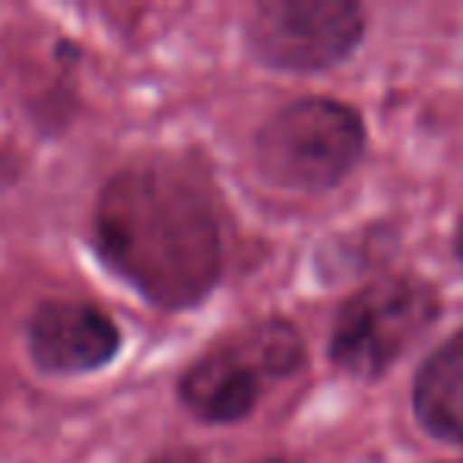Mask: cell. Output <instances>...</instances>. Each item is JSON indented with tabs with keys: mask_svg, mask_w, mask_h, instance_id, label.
<instances>
[{
	"mask_svg": "<svg viewBox=\"0 0 463 463\" xmlns=\"http://www.w3.org/2000/svg\"><path fill=\"white\" fill-rule=\"evenodd\" d=\"M365 35V10L353 0H264L245 23V45L258 64L286 73H317L353 58Z\"/></svg>",
	"mask_w": 463,
	"mask_h": 463,
	"instance_id": "5",
	"label": "cell"
},
{
	"mask_svg": "<svg viewBox=\"0 0 463 463\" xmlns=\"http://www.w3.org/2000/svg\"><path fill=\"white\" fill-rule=\"evenodd\" d=\"M412 410L429 435L463 448V327L419 365Z\"/></svg>",
	"mask_w": 463,
	"mask_h": 463,
	"instance_id": "7",
	"label": "cell"
},
{
	"mask_svg": "<svg viewBox=\"0 0 463 463\" xmlns=\"http://www.w3.org/2000/svg\"><path fill=\"white\" fill-rule=\"evenodd\" d=\"M26 346L39 372L73 378L109 365L121 353V330L90 302H42L26 324Z\"/></svg>",
	"mask_w": 463,
	"mask_h": 463,
	"instance_id": "6",
	"label": "cell"
},
{
	"mask_svg": "<svg viewBox=\"0 0 463 463\" xmlns=\"http://www.w3.org/2000/svg\"><path fill=\"white\" fill-rule=\"evenodd\" d=\"M162 463H187V460H162Z\"/></svg>",
	"mask_w": 463,
	"mask_h": 463,
	"instance_id": "9",
	"label": "cell"
},
{
	"mask_svg": "<svg viewBox=\"0 0 463 463\" xmlns=\"http://www.w3.org/2000/svg\"><path fill=\"white\" fill-rule=\"evenodd\" d=\"M454 254H457V260L463 264V216H460V222H457V232H454Z\"/></svg>",
	"mask_w": 463,
	"mask_h": 463,
	"instance_id": "8",
	"label": "cell"
},
{
	"mask_svg": "<svg viewBox=\"0 0 463 463\" xmlns=\"http://www.w3.org/2000/svg\"><path fill=\"white\" fill-rule=\"evenodd\" d=\"M441 315V298L419 277H387L343 302L330 327L327 355L343 374L374 381Z\"/></svg>",
	"mask_w": 463,
	"mask_h": 463,
	"instance_id": "4",
	"label": "cell"
},
{
	"mask_svg": "<svg viewBox=\"0 0 463 463\" xmlns=\"http://www.w3.org/2000/svg\"><path fill=\"white\" fill-rule=\"evenodd\" d=\"M302 365L305 343L296 324L270 317L194 359L178 378V400L200 422H241L267 387L292 378Z\"/></svg>",
	"mask_w": 463,
	"mask_h": 463,
	"instance_id": "3",
	"label": "cell"
},
{
	"mask_svg": "<svg viewBox=\"0 0 463 463\" xmlns=\"http://www.w3.org/2000/svg\"><path fill=\"white\" fill-rule=\"evenodd\" d=\"M365 153V124L353 105L308 96L283 105L254 137V165L267 184L324 194L353 175Z\"/></svg>",
	"mask_w": 463,
	"mask_h": 463,
	"instance_id": "2",
	"label": "cell"
},
{
	"mask_svg": "<svg viewBox=\"0 0 463 463\" xmlns=\"http://www.w3.org/2000/svg\"><path fill=\"white\" fill-rule=\"evenodd\" d=\"M99 258L153 308L200 305L222 277V229L203 178L143 159L102 187L92 213Z\"/></svg>",
	"mask_w": 463,
	"mask_h": 463,
	"instance_id": "1",
	"label": "cell"
}]
</instances>
